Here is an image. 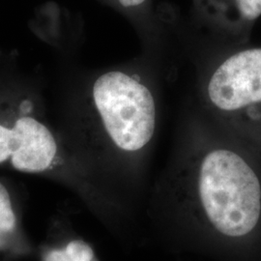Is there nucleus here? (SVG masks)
<instances>
[{"label":"nucleus","instance_id":"5","mask_svg":"<svg viewBox=\"0 0 261 261\" xmlns=\"http://www.w3.org/2000/svg\"><path fill=\"white\" fill-rule=\"evenodd\" d=\"M194 5L201 20L227 47L249 44L261 17V0H194Z\"/></svg>","mask_w":261,"mask_h":261},{"label":"nucleus","instance_id":"4","mask_svg":"<svg viewBox=\"0 0 261 261\" xmlns=\"http://www.w3.org/2000/svg\"><path fill=\"white\" fill-rule=\"evenodd\" d=\"M55 134L28 99L0 101V166L24 173H43L58 163Z\"/></svg>","mask_w":261,"mask_h":261},{"label":"nucleus","instance_id":"6","mask_svg":"<svg viewBox=\"0 0 261 261\" xmlns=\"http://www.w3.org/2000/svg\"><path fill=\"white\" fill-rule=\"evenodd\" d=\"M109 4L132 19L139 28L140 34L149 46L155 45V39L158 38L157 30L150 24L148 19L151 0H106Z\"/></svg>","mask_w":261,"mask_h":261},{"label":"nucleus","instance_id":"1","mask_svg":"<svg viewBox=\"0 0 261 261\" xmlns=\"http://www.w3.org/2000/svg\"><path fill=\"white\" fill-rule=\"evenodd\" d=\"M169 242L224 261H261V158L201 116L188 123L154 188Z\"/></svg>","mask_w":261,"mask_h":261},{"label":"nucleus","instance_id":"3","mask_svg":"<svg viewBox=\"0 0 261 261\" xmlns=\"http://www.w3.org/2000/svg\"><path fill=\"white\" fill-rule=\"evenodd\" d=\"M201 117L261 158V46L225 47L197 82Z\"/></svg>","mask_w":261,"mask_h":261},{"label":"nucleus","instance_id":"8","mask_svg":"<svg viewBox=\"0 0 261 261\" xmlns=\"http://www.w3.org/2000/svg\"><path fill=\"white\" fill-rule=\"evenodd\" d=\"M16 229V216L9 192L0 182V250L7 247Z\"/></svg>","mask_w":261,"mask_h":261},{"label":"nucleus","instance_id":"2","mask_svg":"<svg viewBox=\"0 0 261 261\" xmlns=\"http://www.w3.org/2000/svg\"><path fill=\"white\" fill-rule=\"evenodd\" d=\"M157 88L143 67L125 65L95 75L84 90L81 129L119 164L130 185H142L158 130Z\"/></svg>","mask_w":261,"mask_h":261},{"label":"nucleus","instance_id":"7","mask_svg":"<svg viewBox=\"0 0 261 261\" xmlns=\"http://www.w3.org/2000/svg\"><path fill=\"white\" fill-rule=\"evenodd\" d=\"M44 261H99L93 249L82 239H73L65 247L47 252Z\"/></svg>","mask_w":261,"mask_h":261}]
</instances>
